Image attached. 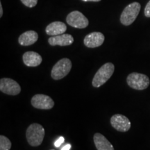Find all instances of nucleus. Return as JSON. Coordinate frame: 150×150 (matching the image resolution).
Listing matches in <instances>:
<instances>
[{
	"instance_id": "nucleus-1",
	"label": "nucleus",
	"mask_w": 150,
	"mask_h": 150,
	"mask_svg": "<svg viewBox=\"0 0 150 150\" xmlns=\"http://www.w3.org/2000/svg\"><path fill=\"white\" fill-rule=\"evenodd\" d=\"M45 131L40 124L33 123L29 125L26 132L27 142L32 147L40 146L44 139Z\"/></svg>"
},
{
	"instance_id": "nucleus-2",
	"label": "nucleus",
	"mask_w": 150,
	"mask_h": 150,
	"mask_svg": "<svg viewBox=\"0 0 150 150\" xmlns=\"http://www.w3.org/2000/svg\"><path fill=\"white\" fill-rule=\"evenodd\" d=\"M114 70L115 66L112 63H106L103 65L94 76L92 81V85L93 87L99 88L104 85L111 77Z\"/></svg>"
},
{
	"instance_id": "nucleus-3",
	"label": "nucleus",
	"mask_w": 150,
	"mask_h": 150,
	"mask_svg": "<svg viewBox=\"0 0 150 150\" xmlns=\"http://www.w3.org/2000/svg\"><path fill=\"white\" fill-rule=\"evenodd\" d=\"M141 5L138 2H133L127 6L120 16V22L123 25L129 26L134 22L139 14Z\"/></svg>"
},
{
	"instance_id": "nucleus-4",
	"label": "nucleus",
	"mask_w": 150,
	"mask_h": 150,
	"mask_svg": "<svg viewBox=\"0 0 150 150\" xmlns=\"http://www.w3.org/2000/svg\"><path fill=\"white\" fill-rule=\"evenodd\" d=\"M127 82L131 88L137 91H142L147 88L150 84L149 79L147 75L138 72L129 74L127 78Z\"/></svg>"
},
{
	"instance_id": "nucleus-5",
	"label": "nucleus",
	"mask_w": 150,
	"mask_h": 150,
	"mask_svg": "<svg viewBox=\"0 0 150 150\" xmlns=\"http://www.w3.org/2000/svg\"><path fill=\"white\" fill-rule=\"evenodd\" d=\"M72 62L69 59L64 58L57 62L52 70L51 76L54 80H60L66 76L72 69Z\"/></svg>"
},
{
	"instance_id": "nucleus-6",
	"label": "nucleus",
	"mask_w": 150,
	"mask_h": 150,
	"mask_svg": "<svg viewBox=\"0 0 150 150\" xmlns=\"http://www.w3.org/2000/svg\"><path fill=\"white\" fill-rule=\"evenodd\" d=\"M66 22L71 27L76 29H84L88 26V20L80 11H74L67 15Z\"/></svg>"
},
{
	"instance_id": "nucleus-7",
	"label": "nucleus",
	"mask_w": 150,
	"mask_h": 150,
	"mask_svg": "<svg viewBox=\"0 0 150 150\" xmlns=\"http://www.w3.org/2000/svg\"><path fill=\"white\" fill-rule=\"evenodd\" d=\"M31 105L38 109L49 110L54 106V102L48 95L42 94H37L32 97L31 101Z\"/></svg>"
},
{
	"instance_id": "nucleus-8",
	"label": "nucleus",
	"mask_w": 150,
	"mask_h": 150,
	"mask_svg": "<svg viewBox=\"0 0 150 150\" xmlns=\"http://www.w3.org/2000/svg\"><path fill=\"white\" fill-rule=\"evenodd\" d=\"M0 91L8 95H17L21 92V87L18 82L10 78H2L0 80Z\"/></svg>"
},
{
	"instance_id": "nucleus-9",
	"label": "nucleus",
	"mask_w": 150,
	"mask_h": 150,
	"mask_svg": "<svg viewBox=\"0 0 150 150\" xmlns=\"http://www.w3.org/2000/svg\"><path fill=\"white\" fill-rule=\"evenodd\" d=\"M110 125L120 132H127L131 128V124L129 118L121 114H115L110 118Z\"/></svg>"
},
{
	"instance_id": "nucleus-10",
	"label": "nucleus",
	"mask_w": 150,
	"mask_h": 150,
	"mask_svg": "<svg viewBox=\"0 0 150 150\" xmlns=\"http://www.w3.org/2000/svg\"><path fill=\"white\" fill-rule=\"evenodd\" d=\"M104 35L101 32H93L88 34L84 38V45L88 48H95L100 47L104 43Z\"/></svg>"
},
{
	"instance_id": "nucleus-11",
	"label": "nucleus",
	"mask_w": 150,
	"mask_h": 150,
	"mask_svg": "<svg viewBox=\"0 0 150 150\" xmlns=\"http://www.w3.org/2000/svg\"><path fill=\"white\" fill-rule=\"evenodd\" d=\"M48 42L52 46H69L74 42V38L70 34H63L52 36L48 39Z\"/></svg>"
},
{
	"instance_id": "nucleus-12",
	"label": "nucleus",
	"mask_w": 150,
	"mask_h": 150,
	"mask_svg": "<svg viewBox=\"0 0 150 150\" xmlns=\"http://www.w3.org/2000/svg\"><path fill=\"white\" fill-rule=\"evenodd\" d=\"M24 63L28 67H37L41 64L42 61V56L37 52H27L22 56Z\"/></svg>"
},
{
	"instance_id": "nucleus-13",
	"label": "nucleus",
	"mask_w": 150,
	"mask_h": 150,
	"mask_svg": "<svg viewBox=\"0 0 150 150\" xmlns=\"http://www.w3.org/2000/svg\"><path fill=\"white\" fill-rule=\"evenodd\" d=\"M67 30L66 24L62 22L56 21L50 23L46 27V33L49 35L55 36L63 34Z\"/></svg>"
},
{
	"instance_id": "nucleus-14",
	"label": "nucleus",
	"mask_w": 150,
	"mask_h": 150,
	"mask_svg": "<svg viewBox=\"0 0 150 150\" xmlns=\"http://www.w3.org/2000/svg\"><path fill=\"white\" fill-rule=\"evenodd\" d=\"M93 140L97 150H115L107 138L99 133H96L94 135Z\"/></svg>"
},
{
	"instance_id": "nucleus-15",
	"label": "nucleus",
	"mask_w": 150,
	"mask_h": 150,
	"mask_svg": "<svg viewBox=\"0 0 150 150\" xmlns=\"http://www.w3.org/2000/svg\"><path fill=\"white\" fill-rule=\"evenodd\" d=\"M38 34L34 31H26L20 35L18 42L22 46H29L37 42Z\"/></svg>"
},
{
	"instance_id": "nucleus-16",
	"label": "nucleus",
	"mask_w": 150,
	"mask_h": 150,
	"mask_svg": "<svg viewBox=\"0 0 150 150\" xmlns=\"http://www.w3.org/2000/svg\"><path fill=\"white\" fill-rule=\"evenodd\" d=\"M11 145V140L7 137L3 135L0 136V150H10Z\"/></svg>"
},
{
	"instance_id": "nucleus-17",
	"label": "nucleus",
	"mask_w": 150,
	"mask_h": 150,
	"mask_svg": "<svg viewBox=\"0 0 150 150\" xmlns=\"http://www.w3.org/2000/svg\"><path fill=\"white\" fill-rule=\"evenodd\" d=\"M20 1L24 6L29 8H33L36 6L38 3V0H20Z\"/></svg>"
},
{
	"instance_id": "nucleus-18",
	"label": "nucleus",
	"mask_w": 150,
	"mask_h": 150,
	"mask_svg": "<svg viewBox=\"0 0 150 150\" xmlns=\"http://www.w3.org/2000/svg\"><path fill=\"white\" fill-rule=\"evenodd\" d=\"M65 141V138H63V136H61L59 137V139L57 140H56V142H54V146H55L56 147H59L60 146H61L62 144Z\"/></svg>"
},
{
	"instance_id": "nucleus-19",
	"label": "nucleus",
	"mask_w": 150,
	"mask_h": 150,
	"mask_svg": "<svg viewBox=\"0 0 150 150\" xmlns=\"http://www.w3.org/2000/svg\"><path fill=\"white\" fill-rule=\"evenodd\" d=\"M144 13H145V16L146 17H147V18H150V0L149 2L147 4V5H146Z\"/></svg>"
},
{
	"instance_id": "nucleus-20",
	"label": "nucleus",
	"mask_w": 150,
	"mask_h": 150,
	"mask_svg": "<svg viewBox=\"0 0 150 150\" xmlns=\"http://www.w3.org/2000/svg\"><path fill=\"white\" fill-rule=\"evenodd\" d=\"M70 148H71L70 144H67V145H65L64 147H62L61 150H70Z\"/></svg>"
},
{
	"instance_id": "nucleus-21",
	"label": "nucleus",
	"mask_w": 150,
	"mask_h": 150,
	"mask_svg": "<svg viewBox=\"0 0 150 150\" xmlns=\"http://www.w3.org/2000/svg\"><path fill=\"white\" fill-rule=\"evenodd\" d=\"M3 16V8H2V5L1 3H0V18H1Z\"/></svg>"
},
{
	"instance_id": "nucleus-22",
	"label": "nucleus",
	"mask_w": 150,
	"mask_h": 150,
	"mask_svg": "<svg viewBox=\"0 0 150 150\" xmlns=\"http://www.w3.org/2000/svg\"><path fill=\"white\" fill-rule=\"evenodd\" d=\"M83 1H93V2H98V1H100L101 0H82Z\"/></svg>"
},
{
	"instance_id": "nucleus-23",
	"label": "nucleus",
	"mask_w": 150,
	"mask_h": 150,
	"mask_svg": "<svg viewBox=\"0 0 150 150\" xmlns=\"http://www.w3.org/2000/svg\"><path fill=\"white\" fill-rule=\"evenodd\" d=\"M50 150H54V149H50Z\"/></svg>"
}]
</instances>
